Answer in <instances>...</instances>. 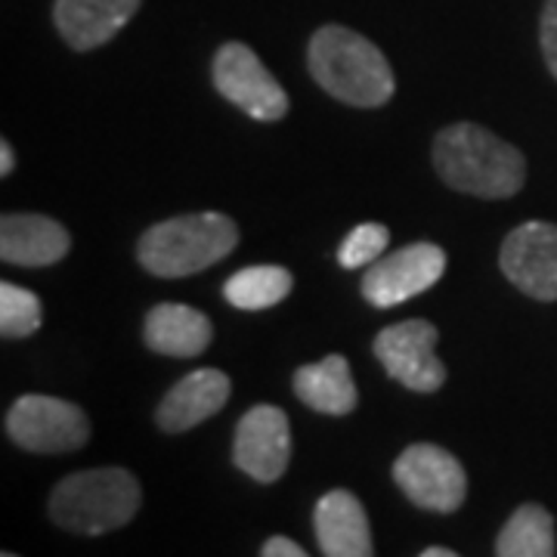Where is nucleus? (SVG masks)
I'll list each match as a JSON object with an SVG mask.
<instances>
[{
    "label": "nucleus",
    "instance_id": "nucleus-4",
    "mask_svg": "<svg viewBox=\"0 0 557 557\" xmlns=\"http://www.w3.org/2000/svg\"><path fill=\"white\" fill-rule=\"evenodd\" d=\"M239 245V226L226 214H186L164 220L143 233L137 245L139 263L161 278L193 276L223 260Z\"/></svg>",
    "mask_w": 557,
    "mask_h": 557
},
{
    "label": "nucleus",
    "instance_id": "nucleus-14",
    "mask_svg": "<svg viewBox=\"0 0 557 557\" xmlns=\"http://www.w3.org/2000/svg\"><path fill=\"white\" fill-rule=\"evenodd\" d=\"M139 0H57L53 20L69 47L94 50L137 16Z\"/></svg>",
    "mask_w": 557,
    "mask_h": 557
},
{
    "label": "nucleus",
    "instance_id": "nucleus-26",
    "mask_svg": "<svg viewBox=\"0 0 557 557\" xmlns=\"http://www.w3.org/2000/svg\"><path fill=\"white\" fill-rule=\"evenodd\" d=\"M0 557H20V555H13V552H3V555Z\"/></svg>",
    "mask_w": 557,
    "mask_h": 557
},
{
    "label": "nucleus",
    "instance_id": "nucleus-17",
    "mask_svg": "<svg viewBox=\"0 0 557 557\" xmlns=\"http://www.w3.org/2000/svg\"><path fill=\"white\" fill-rule=\"evenodd\" d=\"M295 394L304 406L317 409L322 416H347L359 403L357 384L350 375V362L341 354H329L313 366L295 372Z\"/></svg>",
    "mask_w": 557,
    "mask_h": 557
},
{
    "label": "nucleus",
    "instance_id": "nucleus-3",
    "mask_svg": "<svg viewBox=\"0 0 557 557\" xmlns=\"http://www.w3.org/2000/svg\"><path fill=\"white\" fill-rule=\"evenodd\" d=\"M143 490L137 478L124 468H94L78 471L57 483L50 496V518L57 527L84 536H102L139 511Z\"/></svg>",
    "mask_w": 557,
    "mask_h": 557
},
{
    "label": "nucleus",
    "instance_id": "nucleus-7",
    "mask_svg": "<svg viewBox=\"0 0 557 557\" xmlns=\"http://www.w3.org/2000/svg\"><path fill=\"white\" fill-rule=\"evenodd\" d=\"M214 84L220 97L258 121H278L288 115V97L270 69L245 44H223L214 60Z\"/></svg>",
    "mask_w": 557,
    "mask_h": 557
},
{
    "label": "nucleus",
    "instance_id": "nucleus-11",
    "mask_svg": "<svg viewBox=\"0 0 557 557\" xmlns=\"http://www.w3.org/2000/svg\"><path fill=\"white\" fill-rule=\"evenodd\" d=\"M292 458V428L278 406L260 403L242 416L233 443V461L258 483H276Z\"/></svg>",
    "mask_w": 557,
    "mask_h": 557
},
{
    "label": "nucleus",
    "instance_id": "nucleus-6",
    "mask_svg": "<svg viewBox=\"0 0 557 557\" xmlns=\"http://www.w3.org/2000/svg\"><path fill=\"white\" fill-rule=\"evenodd\" d=\"M394 480L403 496L424 511L449 515L461 508L468 496V478L461 461L434 443H416L403 449L394 461Z\"/></svg>",
    "mask_w": 557,
    "mask_h": 557
},
{
    "label": "nucleus",
    "instance_id": "nucleus-19",
    "mask_svg": "<svg viewBox=\"0 0 557 557\" xmlns=\"http://www.w3.org/2000/svg\"><path fill=\"white\" fill-rule=\"evenodd\" d=\"M295 278L285 267H245L236 276L226 278L223 298L239 310H270L278 300L288 298Z\"/></svg>",
    "mask_w": 557,
    "mask_h": 557
},
{
    "label": "nucleus",
    "instance_id": "nucleus-1",
    "mask_svg": "<svg viewBox=\"0 0 557 557\" xmlns=\"http://www.w3.org/2000/svg\"><path fill=\"white\" fill-rule=\"evenodd\" d=\"M434 164L446 186L478 199H511L527 180L518 146L480 124H453L434 139Z\"/></svg>",
    "mask_w": 557,
    "mask_h": 557
},
{
    "label": "nucleus",
    "instance_id": "nucleus-16",
    "mask_svg": "<svg viewBox=\"0 0 557 557\" xmlns=\"http://www.w3.org/2000/svg\"><path fill=\"white\" fill-rule=\"evenodd\" d=\"M211 319L186 304H159L146 313L143 341L152 354L164 357H199L211 344Z\"/></svg>",
    "mask_w": 557,
    "mask_h": 557
},
{
    "label": "nucleus",
    "instance_id": "nucleus-18",
    "mask_svg": "<svg viewBox=\"0 0 557 557\" xmlns=\"http://www.w3.org/2000/svg\"><path fill=\"white\" fill-rule=\"evenodd\" d=\"M555 518L536 502L520 505L496 539V557H555Z\"/></svg>",
    "mask_w": 557,
    "mask_h": 557
},
{
    "label": "nucleus",
    "instance_id": "nucleus-22",
    "mask_svg": "<svg viewBox=\"0 0 557 557\" xmlns=\"http://www.w3.org/2000/svg\"><path fill=\"white\" fill-rule=\"evenodd\" d=\"M539 40H542V53H545V62H548V72L557 81V0H545V7H542Z\"/></svg>",
    "mask_w": 557,
    "mask_h": 557
},
{
    "label": "nucleus",
    "instance_id": "nucleus-20",
    "mask_svg": "<svg viewBox=\"0 0 557 557\" xmlns=\"http://www.w3.org/2000/svg\"><path fill=\"white\" fill-rule=\"evenodd\" d=\"M40 298L35 292L3 282L0 285V332L3 338H28L40 329Z\"/></svg>",
    "mask_w": 557,
    "mask_h": 557
},
{
    "label": "nucleus",
    "instance_id": "nucleus-5",
    "mask_svg": "<svg viewBox=\"0 0 557 557\" xmlns=\"http://www.w3.org/2000/svg\"><path fill=\"white\" fill-rule=\"evenodd\" d=\"M7 434L25 453L57 456L75 453L90 440V421L75 403L44 394H28L7 412Z\"/></svg>",
    "mask_w": 557,
    "mask_h": 557
},
{
    "label": "nucleus",
    "instance_id": "nucleus-15",
    "mask_svg": "<svg viewBox=\"0 0 557 557\" xmlns=\"http://www.w3.org/2000/svg\"><path fill=\"white\" fill-rule=\"evenodd\" d=\"M69 230L44 214H7L0 220V258L16 267H50L69 255Z\"/></svg>",
    "mask_w": 557,
    "mask_h": 557
},
{
    "label": "nucleus",
    "instance_id": "nucleus-8",
    "mask_svg": "<svg viewBox=\"0 0 557 557\" xmlns=\"http://www.w3.org/2000/svg\"><path fill=\"white\" fill-rule=\"evenodd\" d=\"M446 270V255L440 245L416 242L406 245L387 258H379L362 276V298L372 307H397L403 300L416 298L421 292L434 288Z\"/></svg>",
    "mask_w": 557,
    "mask_h": 557
},
{
    "label": "nucleus",
    "instance_id": "nucleus-25",
    "mask_svg": "<svg viewBox=\"0 0 557 557\" xmlns=\"http://www.w3.org/2000/svg\"><path fill=\"white\" fill-rule=\"evenodd\" d=\"M421 557H458L456 552H449V548H428V552H421Z\"/></svg>",
    "mask_w": 557,
    "mask_h": 557
},
{
    "label": "nucleus",
    "instance_id": "nucleus-24",
    "mask_svg": "<svg viewBox=\"0 0 557 557\" xmlns=\"http://www.w3.org/2000/svg\"><path fill=\"white\" fill-rule=\"evenodd\" d=\"M13 168H16L13 146H10V143H0V174H3V177H10V174H13Z\"/></svg>",
    "mask_w": 557,
    "mask_h": 557
},
{
    "label": "nucleus",
    "instance_id": "nucleus-2",
    "mask_svg": "<svg viewBox=\"0 0 557 557\" xmlns=\"http://www.w3.org/2000/svg\"><path fill=\"white\" fill-rule=\"evenodd\" d=\"M310 72L325 94L359 109H379L394 97L397 81L379 47L344 25H322L310 40Z\"/></svg>",
    "mask_w": 557,
    "mask_h": 557
},
{
    "label": "nucleus",
    "instance_id": "nucleus-10",
    "mask_svg": "<svg viewBox=\"0 0 557 557\" xmlns=\"http://www.w3.org/2000/svg\"><path fill=\"white\" fill-rule=\"evenodd\" d=\"M502 273L523 295L536 300H557V226L555 223H520L502 242Z\"/></svg>",
    "mask_w": 557,
    "mask_h": 557
},
{
    "label": "nucleus",
    "instance_id": "nucleus-13",
    "mask_svg": "<svg viewBox=\"0 0 557 557\" xmlns=\"http://www.w3.org/2000/svg\"><path fill=\"white\" fill-rule=\"evenodd\" d=\"M230 399V379L220 369H199L180 379L161 399L156 421L168 434L193 431L196 424L218 416Z\"/></svg>",
    "mask_w": 557,
    "mask_h": 557
},
{
    "label": "nucleus",
    "instance_id": "nucleus-21",
    "mask_svg": "<svg viewBox=\"0 0 557 557\" xmlns=\"http://www.w3.org/2000/svg\"><path fill=\"white\" fill-rule=\"evenodd\" d=\"M387 242H391L387 226H381V223H359V226H354V230L347 233V239L341 242V267H344V270L372 267V263L384 255Z\"/></svg>",
    "mask_w": 557,
    "mask_h": 557
},
{
    "label": "nucleus",
    "instance_id": "nucleus-12",
    "mask_svg": "<svg viewBox=\"0 0 557 557\" xmlns=\"http://www.w3.org/2000/svg\"><path fill=\"white\" fill-rule=\"evenodd\" d=\"M317 542L325 557H375L372 545V527L366 518V508L354 493L332 490L319 498L317 515Z\"/></svg>",
    "mask_w": 557,
    "mask_h": 557
},
{
    "label": "nucleus",
    "instance_id": "nucleus-9",
    "mask_svg": "<svg viewBox=\"0 0 557 557\" xmlns=\"http://www.w3.org/2000/svg\"><path fill=\"white\" fill-rule=\"evenodd\" d=\"M434 350L437 329L424 319L397 322L375 338V357L387 369V375L418 394H434L446 381V366Z\"/></svg>",
    "mask_w": 557,
    "mask_h": 557
},
{
    "label": "nucleus",
    "instance_id": "nucleus-23",
    "mask_svg": "<svg viewBox=\"0 0 557 557\" xmlns=\"http://www.w3.org/2000/svg\"><path fill=\"white\" fill-rule=\"evenodd\" d=\"M260 557H310V555L300 548L298 542H292V539H285V536H273V539H267V545H263Z\"/></svg>",
    "mask_w": 557,
    "mask_h": 557
}]
</instances>
